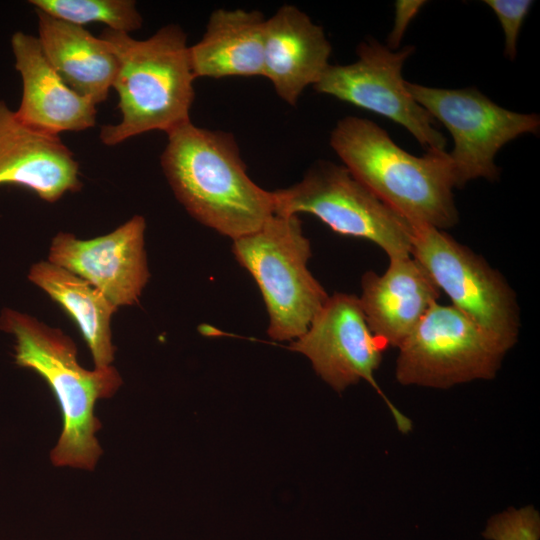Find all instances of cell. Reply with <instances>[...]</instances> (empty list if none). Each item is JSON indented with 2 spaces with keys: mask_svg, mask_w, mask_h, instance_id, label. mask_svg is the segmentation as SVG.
I'll return each mask as SVG.
<instances>
[{
  "mask_svg": "<svg viewBox=\"0 0 540 540\" xmlns=\"http://www.w3.org/2000/svg\"><path fill=\"white\" fill-rule=\"evenodd\" d=\"M145 229L144 217L134 215L91 239L60 231L51 240L47 260L89 282L118 308L132 306L150 278Z\"/></svg>",
  "mask_w": 540,
  "mask_h": 540,
  "instance_id": "7c38bea8",
  "label": "cell"
},
{
  "mask_svg": "<svg viewBox=\"0 0 540 540\" xmlns=\"http://www.w3.org/2000/svg\"><path fill=\"white\" fill-rule=\"evenodd\" d=\"M488 540H539L540 516L532 506L509 508L495 514L483 531Z\"/></svg>",
  "mask_w": 540,
  "mask_h": 540,
  "instance_id": "44dd1931",
  "label": "cell"
},
{
  "mask_svg": "<svg viewBox=\"0 0 540 540\" xmlns=\"http://www.w3.org/2000/svg\"><path fill=\"white\" fill-rule=\"evenodd\" d=\"M265 21L256 10H214L202 38L189 46L195 78L263 76Z\"/></svg>",
  "mask_w": 540,
  "mask_h": 540,
  "instance_id": "ac0fdd59",
  "label": "cell"
},
{
  "mask_svg": "<svg viewBox=\"0 0 540 540\" xmlns=\"http://www.w3.org/2000/svg\"><path fill=\"white\" fill-rule=\"evenodd\" d=\"M0 329L14 338L15 363L36 372L58 403L63 425L50 453L52 464L93 470L102 455L95 404L118 391L123 383L119 372L113 365L93 370L82 367L71 337L30 314L5 308Z\"/></svg>",
  "mask_w": 540,
  "mask_h": 540,
  "instance_id": "7a4b0ae2",
  "label": "cell"
},
{
  "mask_svg": "<svg viewBox=\"0 0 540 540\" xmlns=\"http://www.w3.org/2000/svg\"><path fill=\"white\" fill-rule=\"evenodd\" d=\"M495 13L504 33V55L514 60L517 55V40L533 1L530 0H485Z\"/></svg>",
  "mask_w": 540,
  "mask_h": 540,
  "instance_id": "7402d4cb",
  "label": "cell"
},
{
  "mask_svg": "<svg viewBox=\"0 0 540 540\" xmlns=\"http://www.w3.org/2000/svg\"><path fill=\"white\" fill-rule=\"evenodd\" d=\"M36 10L71 24L103 23L110 30L130 34L142 26L132 0H30Z\"/></svg>",
  "mask_w": 540,
  "mask_h": 540,
  "instance_id": "ffe728a7",
  "label": "cell"
},
{
  "mask_svg": "<svg viewBox=\"0 0 540 540\" xmlns=\"http://www.w3.org/2000/svg\"><path fill=\"white\" fill-rule=\"evenodd\" d=\"M331 44L323 28L293 5L281 6L266 19L263 35V77L277 95L294 106L329 65Z\"/></svg>",
  "mask_w": 540,
  "mask_h": 540,
  "instance_id": "2e32d148",
  "label": "cell"
},
{
  "mask_svg": "<svg viewBox=\"0 0 540 540\" xmlns=\"http://www.w3.org/2000/svg\"><path fill=\"white\" fill-rule=\"evenodd\" d=\"M411 226V256L452 306L510 350L518 340L520 315L515 293L505 278L444 230Z\"/></svg>",
  "mask_w": 540,
  "mask_h": 540,
  "instance_id": "52a82bcc",
  "label": "cell"
},
{
  "mask_svg": "<svg viewBox=\"0 0 540 540\" xmlns=\"http://www.w3.org/2000/svg\"><path fill=\"white\" fill-rule=\"evenodd\" d=\"M359 302L371 332L386 347H399L438 302L440 290L412 256L390 258L386 271L366 272Z\"/></svg>",
  "mask_w": 540,
  "mask_h": 540,
  "instance_id": "9a60e30c",
  "label": "cell"
},
{
  "mask_svg": "<svg viewBox=\"0 0 540 540\" xmlns=\"http://www.w3.org/2000/svg\"><path fill=\"white\" fill-rule=\"evenodd\" d=\"M100 37L117 57L112 88L119 97L121 119L101 127L107 146L150 131L166 134L190 122L196 79L186 34L178 25L161 27L145 40L105 29Z\"/></svg>",
  "mask_w": 540,
  "mask_h": 540,
  "instance_id": "277c9868",
  "label": "cell"
},
{
  "mask_svg": "<svg viewBox=\"0 0 540 540\" xmlns=\"http://www.w3.org/2000/svg\"><path fill=\"white\" fill-rule=\"evenodd\" d=\"M413 99L450 132L456 188L477 178L495 181L498 151L520 135L536 134L540 117L503 108L474 87L443 89L406 81Z\"/></svg>",
  "mask_w": 540,
  "mask_h": 540,
  "instance_id": "9c48e42d",
  "label": "cell"
},
{
  "mask_svg": "<svg viewBox=\"0 0 540 540\" xmlns=\"http://www.w3.org/2000/svg\"><path fill=\"white\" fill-rule=\"evenodd\" d=\"M330 145L358 181L410 224L440 230L457 224L455 175L445 150L412 155L376 123L356 116L337 122Z\"/></svg>",
  "mask_w": 540,
  "mask_h": 540,
  "instance_id": "3957f363",
  "label": "cell"
},
{
  "mask_svg": "<svg viewBox=\"0 0 540 540\" xmlns=\"http://www.w3.org/2000/svg\"><path fill=\"white\" fill-rule=\"evenodd\" d=\"M232 250L261 291L268 335L278 341L302 336L328 294L307 268L311 246L298 216L274 214L256 231L233 240Z\"/></svg>",
  "mask_w": 540,
  "mask_h": 540,
  "instance_id": "5b68a950",
  "label": "cell"
},
{
  "mask_svg": "<svg viewBox=\"0 0 540 540\" xmlns=\"http://www.w3.org/2000/svg\"><path fill=\"white\" fill-rule=\"evenodd\" d=\"M289 348L307 356L316 373L337 392L367 381L384 400L399 431L411 430L410 419L393 405L374 378L387 347L368 327L357 296H328L307 331Z\"/></svg>",
  "mask_w": 540,
  "mask_h": 540,
  "instance_id": "8fae6325",
  "label": "cell"
},
{
  "mask_svg": "<svg viewBox=\"0 0 540 540\" xmlns=\"http://www.w3.org/2000/svg\"><path fill=\"white\" fill-rule=\"evenodd\" d=\"M402 385L447 389L497 374L507 350L454 306L435 303L398 347Z\"/></svg>",
  "mask_w": 540,
  "mask_h": 540,
  "instance_id": "ba28073f",
  "label": "cell"
},
{
  "mask_svg": "<svg viewBox=\"0 0 540 540\" xmlns=\"http://www.w3.org/2000/svg\"><path fill=\"white\" fill-rule=\"evenodd\" d=\"M167 136L161 167L175 197L198 222L235 240L275 214L273 192L248 176L231 133L190 121Z\"/></svg>",
  "mask_w": 540,
  "mask_h": 540,
  "instance_id": "6da1fadb",
  "label": "cell"
},
{
  "mask_svg": "<svg viewBox=\"0 0 540 540\" xmlns=\"http://www.w3.org/2000/svg\"><path fill=\"white\" fill-rule=\"evenodd\" d=\"M7 184L49 203L82 187L78 162L60 136L23 123L0 100V185Z\"/></svg>",
  "mask_w": 540,
  "mask_h": 540,
  "instance_id": "4fadbf2b",
  "label": "cell"
},
{
  "mask_svg": "<svg viewBox=\"0 0 540 540\" xmlns=\"http://www.w3.org/2000/svg\"><path fill=\"white\" fill-rule=\"evenodd\" d=\"M38 40L48 62L77 94L94 105L104 102L118 69L109 44L83 26L36 10Z\"/></svg>",
  "mask_w": 540,
  "mask_h": 540,
  "instance_id": "e0dca14e",
  "label": "cell"
},
{
  "mask_svg": "<svg viewBox=\"0 0 540 540\" xmlns=\"http://www.w3.org/2000/svg\"><path fill=\"white\" fill-rule=\"evenodd\" d=\"M15 68L22 79V97L16 116L40 131L58 135L80 132L96 123V105L72 90L48 62L37 36H11Z\"/></svg>",
  "mask_w": 540,
  "mask_h": 540,
  "instance_id": "5bb4252c",
  "label": "cell"
},
{
  "mask_svg": "<svg viewBox=\"0 0 540 540\" xmlns=\"http://www.w3.org/2000/svg\"><path fill=\"white\" fill-rule=\"evenodd\" d=\"M414 50L411 45L391 50L369 38L358 45L355 62L329 64L313 87L319 93L402 125L426 151L445 150V136L435 128L431 115L413 99L402 77L403 65Z\"/></svg>",
  "mask_w": 540,
  "mask_h": 540,
  "instance_id": "30bf717a",
  "label": "cell"
},
{
  "mask_svg": "<svg viewBox=\"0 0 540 540\" xmlns=\"http://www.w3.org/2000/svg\"><path fill=\"white\" fill-rule=\"evenodd\" d=\"M425 4L426 1L419 0H398L395 2V20L386 45L389 49L397 50L399 48L408 25Z\"/></svg>",
  "mask_w": 540,
  "mask_h": 540,
  "instance_id": "603a6c76",
  "label": "cell"
},
{
  "mask_svg": "<svg viewBox=\"0 0 540 540\" xmlns=\"http://www.w3.org/2000/svg\"><path fill=\"white\" fill-rule=\"evenodd\" d=\"M27 278L76 323L94 367L111 366L116 351L111 321L118 307L89 282L47 259L32 264Z\"/></svg>",
  "mask_w": 540,
  "mask_h": 540,
  "instance_id": "d6986e66",
  "label": "cell"
},
{
  "mask_svg": "<svg viewBox=\"0 0 540 540\" xmlns=\"http://www.w3.org/2000/svg\"><path fill=\"white\" fill-rule=\"evenodd\" d=\"M272 192L277 215L312 214L338 234L371 241L389 259L411 256V224L344 165L320 160L301 181Z\"/></svg>",
  "mask_w": 540,
  "mask_h": 540,
  "instance_id": "8992f818",
  "label": "cell"
}]
</instances>
